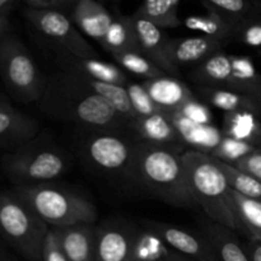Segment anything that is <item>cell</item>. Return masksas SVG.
Here are the masks:
<instances>
[{
	"instance_id": "6da1fadb",
	"label": "cell",
	"mask_w": 261,
	"mask_h": 261,
	"mask_svg": "<svg viewBox=\"0 0 261 261\" xmlns=\"http://www.w3.org/2000/svg\"><path fill=\"white\" fill-rule=\"evenodd\" d=\"M38 103L46 115L75 126L132 132L133 122L64 71L46 76L45 91Z\"/></svg>"
},
{
	"instance_id": "7a4b0ae2",
	"label": "cell",
	"mask_w": 261,
	"mask_h": 261,
	"mask_svg": "<svg viewBox=\"0 0 261 261\" xmlns=\"http://www.w3.org/2000/svg\"><path fill=\"white\" fill-rule=\"evenodd\" d=\"M127 185L176 208L198 206L191 193L182 154L166 148L139 143Z\"/></svg>"
},
{
	"instance_id": "3957f363",
	"label": "cell",
	"mask_w": 261,
	"mask_h": 261,
	"mask_svg": "<svg viewBox=\"0 0 261 261\" xmlns=\"http://www.w3.org/2000/svg\"><path fill=\"white\" fill-rule=\"evenodd\" d=\"M191 193L206 218L227 227L239 234L247 236L234 204L233 190L213 157L198 150L182 153Z\"/></svg>"
},
{
	"instance_id": "277c9868",
	"label": "cell",
	"mask_w": 261,
	"mask_h": 261,
	"mask_svg": "<svg viewBox=\"0 0 261 261\" xmlns=\"http://www.w3.org/2000/svg\"><path fill=\"white\" fill-rule=\"evenodd\" d=\"M138 142L132 132L76 126L74 147L91 170L127 185Z\"/></svg>"
},
{
	"instance_id": "5b68a950",
	"label": "cell",
	"mask_w": 261,
	"mask_h": 261,
	"mask_svg": "<svg viewBox=\"0 0 261 261\" xmlns=\"http://www.w3.org/2000/svg\"><path fill=\"white\" fill-rule=\"evenodd\" d=\"M13 193L22 199L50 228L76 224H96L98 212L81 194L53 184L14 186Z\"/></svg>"
},
{
	"instance_id": "8992f818",
	"label": "cell",
	"mask_w": 261,
	"mask_h": 261,
	"mask_svg": "<svg viewBox=\"0 0 261 261\" xmlns=\"http://www.w3.org/2000/svg\"><path fill=\"white\" fill-rule=\"evenodd\" d=\"M2 166L14 186L38 185L63 176L70 166V160L56 144L35 138L9 150L3 157Z\"/></svg>"
},
{
	"instance_id": "52a82bcc",
	"label": "cell",
	"mask_w": 261,
	"mask_h": 261,
	"mask_svg": "<svg viewBox=\"0 0 261 261\" xmlns=\"http://www.w3.org/2000/svg\"><path fill=\"white\" fill-rule=\"evenodd\" d=\"M50 227L13 191L0 193V237L27 261H42Z\"/></svg>"
},
{
	"instance_id": "ba28073f",
	"label": "cell",
	"mask_w": 261,
	"mask_h": 261,
	"mask_svg": "<svg viewBox=\"0 0 261 261\" xmlns=\"http://www.w3.org/2000/svg\"><path fill=\"white\" fill-rule=\"evenodd\" d=\"M0 74L10 93L20 102H38L46 86L30 51L13 35L0 41Z\"/></svg>"
},
{
	"instance_id": "9c48e42d",
	"label": "cell",
	"mask_w": 261,
	"mask_h": 261,
	"mask_svg": "<svg viewBox=\"0 0 261 261\" xmlns=\"http://www.w3.org/2000/svg\"><path fill=\"white\" fill-rule=\"evenodd\" d=\"M23 17L55 53H68L82 58H98L93 46L84 38L70 17L64 13L43 12L23 7Z\"/></svg>"
},
{
	"instance_id": "30bf717a",
	"label": "cell",
	"mask_w": 261,
	"mask_h": 261,
	"mask_svg": "<svg viewBox=\"0 0 261 261\" xmlns=\"http://www.w3.org/2000/svg\"><path fill=\"white\" fill-rule=\"evenodd\" d=\"M139 226L122 218H110L97 226L96 261H129Z\"/></svg>"
},
{
	"instance_id": "8fae6325",
	"label": "cell",
	"mask_w": 261,
	"mask_h": 261,
	"mask_svg": "<svg viewBox=\"0 0 261 261\" xmlns=\"http://www.w3.org/2000/svg\"><path fill=\"white\" fill-rule=\"evenodd\" d=\"M132 133L135 139L143 144L173 150L182 154L184 143L171 115L166 112L147 117H137L133 121Z\"/></svg>"
},
{
	"instance_id": "7c38bea8",
	"label": "cell",
	"mask_w": 261,
	"mask_h": 261,
	"mask_svg": "<svg viewBox=\"0 0 261 261\" xmlns=\"http://www.w3.org/2000/svg\"><path fill=\"white\" fill-rule=\"evenodd\" d=\"M144 223L154 229L171 249L184 256L194 261H221L211 242L200 232L194 233L165 222L145 221Z\"/></svg>"
},
{
	"instance_id": "4fadbf2b",
	"label": "cell",
	"mask_w": 261,
	"mask_h": 261,
	"mask_svg": "<svg viewBox=\"0 0 261 261\" xmlns=\"http://www.w3.org/2000/svg\"><path fill=\"white\" fill-rule=\"evenodd\" d=\"M55 63L59 66V70L78 74L94 81L121 87H125L129 82L126 74L121 68L112 63L101 60L99 58H82V56L59 51L56 53Z\"/></svg>"
},
{
	"instance_id": "5bb4252c",
	"label": "cell",
	"mask_w": 261,
	"mask_h": 261,
	"mask_svg": "<svg viewBox=\"0 0 261 261\" xmlns=\"http://www.w3.org/2000/svg\"><path fill=\"white\" fill-rule=\"evenodd\" d=\"M132 20L137 33L140 53L149 59L154 65L162 69L167 75L177 76L178 69H176L168 60L167 53L171 38L168 37L166 31L161 30L135 13L132 15Z\"/></svg>"
},
{
	"instance_id": "9a60e30c",
	"label": "cell",
	"mask_w": 261,
	"mask_h": 261,
	"mask_svg": "<svg viewBox=\"0 0 261 261\" xmlns=\"http://www.w3.org/2000/svg\"><path fill=\"white\" fill-rule=\"evenodd\" d=\"M227 43L206 36L196 37L171 38L168 45V60L180 69L181 66H189L193 64H200L214 54L223 51Z\"/></svg>"
},
{
	"instance_id": "2e32d148",
	"label": "cell",
	"mask_w": 261,
	"mask_h": 261,
	"mask_svg": "<svg viewBox=\"0 0 261 261\" xmlns=\"http://www.w3.org/2000/svg\"><path fill=\"white\" fill-rule=\"evenodd\" d=\"M70 19L82 35L88 36L102 45L114 20V14L96 0H75Z\"/></svg>"
},
{
	"instance_id": "e0dca14e",
	"label": "cell",
	"mask_w": 261,
	"mask_h": 261,
	"mask_svg": "<svg viewBox=\"0 0 261 261\" xmlns=\"http://www.w3.org/2000/svg\"><path fill=\"white\" fill-rule=\"evenodd\" d=\"M40 125L12 105L0 110V149H15L37 137Z\"/></svg>"
},
{
	"instance_id": "ac0fdd59",
	"label": "cell",
	"mask_w": 261,
	"mask_h": 261,
	"mask_svg": "<svg viewBox=\"0 0 261 261\" xmlns=\"http://www.w3.org/2000/svg\"><path fill=\"white\" fill-rule=\"evenodd\" d=\"M143 84L154 103L168 115H175L184 105L195 98L193 91L184 82L172 75L149 79L143 82Z\"/></svg>"
},
{
	"instance_id": "d6986e66",
	"label": "cell",
	"mask_w": 261,
	"mask_h": 261,
	"mask_svg": "<svg viewBox=\"0 0 261 261\" xmlns=\"http://www.w3.org/2000/svg\"><path fill=\"white\" fill-rule=\"evenodd\" d=\"M56 229L69 261H96L97 226L76 224Z\"/></svg>"
},
{
	"instance_id": "ffe728a7",
	"label": "cell",
	"mask_w": 261,
	"mask_h": 261,
	"mask_svg": "<svg viewBox=\"0 0 261 261\" xmlns=\"http://www.w3.org/2000/svg\"><path fill=\"white\" fill-rule=\"evenodd\" d=\"M200 233L211 242L221 261H251L236 232L205 218L199 224Z\"/></svg>"
},
{
	"instance_id": "44dd1931",
	"label": "cell",
	"mask_w": 261,
	"mask_h": 261,
	"mask_svg": "<svg viewBox=\"0 0 261 261\" xmlns=\"http://www.w3.org/2000/svg\"><path fill=\"white\" fill-rule=\"evenodd\" d=\"M232 74L233 55L219 51L199 64L191 73V79L200 87L229 89Z\"/></svg>"
},
{
	"instance_id": "7402d4cb",
	"label": "cell",
	"mask_w": 261,
	"mask_h": 261,
	"mask_svg": "<svg viewBox=\"0 0 261 261\" xmlns=\"http://www.w3.org/2000/svg\"><path fill=\"white\" fill-rule=\"evenodd\" d=\"M223 135L261 148V117L250 111L224 114Z\"/></svg>"
},
{
	"instance_id": "603a6c76",
	"label": "cell",
	"mask_w": 261,
	"mask_h": 261,
	"mask_svg": "<svg viewBox=\"0 0 261 261\" xmlns=\"http://www.w3.org/2000/svg\"><path fill=\"white\" fill-rule=\"evenodd\" d=\"M171 116L182 137L184 143L194 145L193 150L211 154L223 138V133L216 129L213 125L194 124L178 115H171Z\"/></svg>"
},
{
	"instance_id": "cb8c5ba5",
	"label": "cell",
	"mask_w": 261,
	"mask_h": 261,
	"mask_svg": "<svg viewBox=\"0 0 261 261\" xmlns=\"http://www.w3.org/2000/svg\"><path fill=\"white\" fill-rule=\"evenodd\" d=\"M101 46L107 53L111 54V56L115 54L126 53V51L140 53L132 15L114 14V20Z\"/></svg>"
},
{
	"instance_id": "d4e9b609",
	"label": "cell",
	"mask_w": 261,
	"mask_h": 261,
	"mask_svg": "<svg viewBox=\"0 0 261 261\" xmlns=\"http://www.w3.org/2000/svg\"><path fill=\"white\" fill-rule=\"evenodd\" d=\"M198 92L206 103L222 110L226 114L236 111H250L261 117L259 107L249 94L240 93V92L227 88H212V87H199Z\"/></svg>"
},
{
	"instance_id": "484cf974",
	"label": "cell",
	"mask_w": 261,
	"mask_h": 261,
	"mask_svg": "<svg viewBox=\"0 0 261 261\" xmlns=\"http://www.w3.org/2000/svg\"><path fill=\"white\" fill-rule=\"evenodd\" d=\"M175 250L147 224H142L138 231L134 249L129 261H170Z\"/></svg>"
},
{
	"instance_id": "4316f807",
	"label": "cell",
	"mask_w": 261,
	"mask_h": 261,
	"mask_svg": "<svg viewBox=\"0 0 261 261\" xmlns=\"http://www.w3.org/2000/svg\"><path fill=\"white\" fill-rule=\"evenodd\" d=\"M180 5V0H148L138 8L135 14L145 18L161 30H171L182 24L178 17Z\"/></svg>"
},
{
	"instance_id": "83f0119b",
	"label": "cell",
	"mask_w": 261,
	"mask_h": 261,
	"mask_svg": "<svg viewBox=\"0 0 261 261\" xmlns=\"http://www.w3.org/2000/svg\"><path fill=\"white\" fill-rule=\"evenodd\" d=\"M201 4L206 12L218 15L234 28L244 20L259 15L255 3L246 0H204Z\"/></svg>"
},
{
	"instance_id": "f1b7e54d",
	"label": "cell",
	"mask_w": 261,
	"mask_h": 261,
	"mask_svg": "<svg viewBox=\"0 0 261 261\" xmlns=\"http://www.w3.org/2000/svg\"><path fill=\"white\" fill-rule=\"evenodd\" d=\"M184 24L189 30L200 32L201 36H206L224 43L233 42V25L213 13H208L205 15H191L184 20Z\"/></svg>"
},
{
	"instance_id": "f546056e",
	"label": "cell",
	"mask_w": 261,
	"mask_h": 261,
	"mask_svg": "<svg viewBox=\"0 0 261 261\" xmlns=\"http://www.w3.org/2000/svg\"><path fill=\"white\" fill-rule=\"evenodd\" d=\"M213 160L216 165L219 167V170L223 172L229 188L234 193H239L242 196H245V198L252 199V200L260 201L261 203V181L256 180V178L247 175V173L242 172V171L237 170L234 166L229 165V163L216 160V158H213Z\"/></svg>"
},
{
	"instance_id": "4dcf8cb0",
	"label": "cell",
	"mask_w": 261,
	"mask_h": 261,
	"mask_svg": "<svg viewBox=\"0 0 261 261\" xmlns=\"http://www.w3.org/2000/svg\"><path fill=\"white\" fill-rule=\"evenodd\" d=\"M234 204L239 212L240 221L251 241L261 244V203L245 198L241 194L233 191Z\"/></svg>"
},
{
	"instance_id": "1f68e13d",
	"label": "cell",
	"mask_w": 261,
	"mask_h": 261,
	"mask_svg": "<svg viewBox=\"0 0 261 261\" xmlns=\"http://www.w3.org/2000/svg\"><path fill=\"white\" fill-rule=\"evenodd\" d=\"M114 60L121 66L122 70L129 71L134 75L140 76L144 81L160 78V76L167 75L162 69L152 63L143 54L135 53V51H126V53L115 54L112 55Z\"/></svg>"
},
{
	"instance_id": "d6a6232c",
	"label": "cell",
	"mask_w": 261,
	"mask_h": 261,
	"mask_svg": "<svg viewBox=\"0 0 261 261\" xmlns=\"http://www.w3.org/2000/svg\"><path fill=\"white\" fill-rule=\"evenodd\" d=\"M125 89H126L130 103H132V107L137 117H147L163 112L154 103V101L149 96L143 82L142 83H138V82L129 81L126 86H125Z\"/></svg>"
},
{
	"instance_id": "836d02e7",
	"label": "cell",
	"mask_w": 261,
	"mask_h": 261,
	"mask_svg": "<svg viewBox=\"0 0 261 261\" xmlns=\"http://www.w3.org/2000/svg\"><path fill=\"white\" fill-rule=\"evenodd\" d=\"M255 149H256V147H254V145L223 135L219 144L214 148L213 152L209 155H212L216 160L229 163V165H234L240 160L246 157L247 154L254 152Z\"/></svg>"
},
{
	"instance_id": "e575fe53",
	"label": "cell",
	"mask_w": 261,
	"mask_h": 261,
	"mask_svg": "<svg viewBox=\"0 0 261 261\" xmlns=\"http://www.w3.org/2000/svg\"><path fill=\"white\" fill-rule=\"evenodd\" d=\"M233 42L244 43V45L252 46V47H259L261 46V17L249 18L240 23L234 28Z\"/></svg>"
},
{
	"instance_id": "d590c367",
	"label": "cell",
	"mask_w": 261,
	"mask_h": 261,
	"mask_svg": "<svg viewBox=\"0 0 261 261\" xmlns=\"http://www.w3.org/2000/svg\"><path fill=\"white\" fill-rule=\"evenodd\" d=\"M175 115H178V116L199 125H212V120H213L208 106L199 101L196 97L184 105Z\"/></svg>"
},
{
	"instance_id": "8d00e7d4",
	"label": "cell",
	"mask_w": 261,
	"mask_h": 261,
	"mask_svg": "<svg viewBox=\"0 0 261 261\" xmlns=\"http://www.w3.org/2000/svg\"><path fill=\"white\" fill-rule=\"evenodd\" d=\"M75 0H24L23 7L35 10H43V12H56V13H69L70 14Z\"/></svg>"
},
{
	"instance_id": "74e56055",
	"label": "cell",
	"mask_w": 261,
	"mask_h": 261,
	"mask_svg": "<svg viewBox=\"0 0 261 261\" xmlns=\"http://www.w3.org/2000/svg\"><path fill=\"white\" fill-rule=\"evenodd\" d=\"M42 261H69L56 229L50 228L43 245Z\"/></svg>"
},
{
	"instance_id": "f35d334b",
	"label": "cell",
	"mask_w": 261,
	"mask_h": 261,
	"mask_svg": "<svg viewBox=\"0 0 261 261\" xmlns=\"http://www.w3.org/2000/svg\"><path fill=\"white\" fill-rule=\"evenodd\" d=\"M232 166L261 181V148H256L254 152L247 154L246 157H244Z\"/></svg>"
},
{
	"instance_id": "ab89813d",
	"label": "cell",
	"mask_w": 261,
	"mask_h": 261,
	"mask_svg": "<svg viewBox=\"0 0 261 261\" xmlns=\"http://www.w3.org/2000/svg\"><path fill=\"white\" fill-rule=\"evenodd\" d=\"M245 250L249 254L250 259L251 261H261V244L256 241H251L250 240L249 242L244 244Z\"/></svg>"
},
{
	"instance_id": "60d3db41",
	"label": "cell",
	"mask_w": 261,
	"mask_h": 261,
	"mask_svg": "<svg viewBox=\"0 0 261 261\" xmlns=\"http://www.w3.org/2000/svg\"><path fill=\"white\" fill-rule=\"evenodd\" d=\"M19 7V3L17 0H0V14L8 15Z\"/></svg>"
},
{
	"instance_id": "b9f144b4",
	"label": "cell",
	"mask_w": 261,
	"mask_h": 261,
	"mask_svg": "<svg viewBox=\"0 0 261 261\" xmlns=\"http://www.w3.org/2000/svg\"><path fill=\"white\" fill-rule=\"evenodd\" d=\"M9 28H10L9 17H8V15L0 14V41L9 35Z\"/></svg>"
},
{
	"instance_id": "7bdbcfd3",
	"label": "cell",
	"mask_w": 261,
	"mask_h": 261,
	"mask_svg": "<svg viewBox=\"0 0 261 261\" xmlns=\"http://www.w3.org/2000/svg\"><path fill=\"white\" fill-rule=\"evenodd\" d=\"M249 96L251 97V98L254 99L255 103L257 105V107H259V110H260V115H261V84L259 87H256L254 91L250 92Z\"/></svg>"
},
{
	"instance_id": "ee69618b",
	"label": "cell",
	"mask_w": 261,
	"mask_h": 261,
	"mask_svg": "<svg viewBox=\"0 0 261 261\" xmlns=\"http://www.w3.org/2000/svg\"><path fill=\"white\" fill-rule=\"evenodd\" d=\"M170 261H194L193 259H190V257L188 256H184V255L178 254V252H173V255L171 256Z\"/></svg>"
},
{
	"instance_id": "f6af8a7d",
	"label": "cell",
	"mask_w": 261,
	"mask_h": 261,
	"mask_svg": "<svg viewBox=\"0 0 261 261\" xmlns=\"http://www.w3.org/2000/svg\"><path fill=\"white\" fill-rule=\"evenodd\" d=\"M0 261H13V260L10 259V256L7 254V252H4V250L0 249Z\"/></svg>"
},
{
	"instance_id": "bcb514c9",
	"label": "cell",
	"mask_w": 261,
	"mask_h": 261,
	"mask_svg": "<svg viewBox=\"0 0 261 261\" xmlns=\"http://www.w3.org/2000/svg\"><path fill=\"white\" fill-rule=\"evenodd\" d=\"M8 105H9V102H7V101H5V99L0 98V110L4 109V107H7Z\"/></svg>"
},
{
	"instance_id": "7dc6e473",
	"label": "cell",
	"mask_w": 261,
	"mask_h": 261,
	"mask_svg": "<svg viewBox=\"0 0 261 261\" xmlns=\"http://www.w3.org/2000/svg\"><path fill=\"white\" fill-rule=\"evenodd\" d=\"M255 3V5H256V8H257V10H259V13L261 12V2H254Z\"/></svg>"
}]
</instances>
